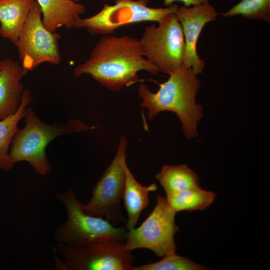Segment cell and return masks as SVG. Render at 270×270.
<instances>
[{"mask_svg": "<svg viewBox=\"0 0 270 270\" xmlns=\"http://www.w3.org/2000/svg\"><path fill=\"white\" fill-rule=\"evenodd\" d=\"M72 0L76 2H78L81 0Z\"/></svg>", "mask_w": 270, "mask_h": 270, "instance_id": "603a6c76", "label": "cell"}, {"mask_svg": "<svg viewBox=\"0 0 270 270\" xmlns=\"http://www.w3.org/2000/svg\"><path fill=\"white\" fill-rule=\"evenodd\" d=\"M152 211L137 228L127 231L124 245L130 251L146 248L158 256L176 253L174 236L178 230L175 224L176 212L168 204L166 197L158 195Z\"/></svg>", "mask_w": 270, "mask_h": 270, "instance_id": "9c48e42d", "label": "cell"}, {"mask_svg": "<svg viewBox=\"0 0 270 270\" xmlns=\"http://www.w3.org/2000/svg\"><path fill=\"white\" fill-rule=\"evenodd\" d=\"M216 194L196 186L182 190L166 194L170 206L176 213L182 210H203L214 202Z\"/></svg>", "mask_w": 270, "mask_h": 270, "instance_id": "e0dca14e", "label": "cell"}, {"mask_svg": "<svg viewBox=\"0 0 270 270\" xmlns=\"http://www.w3.org/2000/svg\"><path fill=\"white\" fill-rule=\"evenodd\" d=\"M139 41L144 57L159 72L170 74L183 67L185 42L176 14L146 26Z\"/></svg>", "mask_w": 270, "mask_h": 270, "instance_id": "ba28073f", "label": "cell"}, {"mask_svg": "<svg viewBox=\"0 0 270 270\" xmlns=\"http://www.w3.org/2000/svg\"><path fill=\"white\" fill-rule=\"evenodd\" d=\"M149 0H115L114 4H105L97 13L80 18L75 28H85L92 34H112L118 28L132 24L146 22L158 24L168 16L176 14L178 6L151 8Z\"/></svg>", "mask_w": 270, "mask_h": 270, "instance_id": "8992f818", "label": "cell"}, {"mask_svg": "<svg viewBox=\"0 0 270 270\" xmlns=\"http://www.w3.org/2000/svg\"><path fill=\"white\" fill-rule=\"evenodd\" d=\"M2 60H0V70L2 68Z\"/></svg>", "mask_w": 270, "mask_h": 270, "instance_id": "7402d4cb", "label": "cell"}, {"mask_svg": "<svg viewBox=\"0 0 270 270\" xmlns=\"http://www.w3.org/2000/svg\"><path fill=\"white\" fill-rule=\"evenodd\" d=\"M35 0H0V36L16 46Z\"/></svg>", "mask_w": 270, "mask_h": 270, "instance_id": "9a60e30c", "label": "cell"}, {"mask_svg": "<svg viewBox=\"0 0 270 270\" xmlns=\"http://www.w3.org/2000/svg\"><path fill=\"white\" fill-rule=\"evenodd\" d=\"M169 75L166 81L159 84L155 92L146 84H140L138 93L141 106L147 110L149 120L162 112H174L182 123L186 137L196 138L198 122L203 116L202 107L196 100L200 84L198 75L184 67Z\"/></svg>", "mask_w": 270, "mask_h": 270, "instance_id": "7a4b0ae2", "label": "cell"}, {"mask_svg": "<svg viewBox=\"0 0 270 270\" xmlns=\"http://www.w3.org/2000/svg\"><path fill=\"white\" fill-rule=\"evenodd\" d=\"M166 194L198 186L199 176L186 165H164L156 176Z\"/></svg>", "mask_w": 270, "mask_h": 270, "instance_id": "ac0fdd59", "label": "cell"}, {"mask_svg": "<svg viewBox=\"0 0 270 270\" xmlns=\"http://www.w3.org/2000/svg\"><path fill=\"white\" fill-rule=\"evenodd\" d=\"M160 261L138 266H132L130 270H206L209 268L194 262L190 259L176 254L166 255Z\"/></svg>", "mask_w": 270, "mask_h": 270, "instance_id": "ffe728a7", "label": "cell"}, {"mask_svg": "<svg viewBox=\"0 0 270 270\" xmlns=\"http://www.w3.org/2000/svg\"><path fill=\"white\" fill-rule=\"evenodd\" d=\"M28 72L16 60L8 58L2 60L0 70V120L18 110L24 90L20 80Z\"/></svg>", "mask_w": 270, "mask_h": 270, "instance_id": "7c38bea8", "label": "cell"}, {"mask_svg": "<svg viewBox=\"0 0 270 270\" xmlns=\"http://www.w3.org/2000/svg\"><path fill=\"white\" fill-rule=\"evenodd\" d=\"M32 100L30 90H24L17 111L13 114L0 120V170H9L14 166L10 157V146L14 135L19 128L20 120L24 118L26 108Z\"/></svg>", "mask_w": 270, "mask_h": 270, "instance_id": "2e32d148", "label": "cell"}, {"mask_svg": "<svg viewBox=\"0 0 270 270\" xmlns=\"http://www.w3.org/2000/svg\"><path fill=\"white\" fill-rule=\"evenodd\" d=\"M54 249L63 259L56 260L61 270H130L134 260L124 242L115 239L78 245L57 243Z\"/></svg>", "mask_w": 270, "mask_h": 270, "instance_id": "5b68a950", "label": "cell"}, {"mask_svg": "<svg viewBox=\"0 0 270 270\" xmlns=\"http://www.w3.org/2000/svg\"><path fill=\"white\" fill-rule=\"evenodd\" d=\"M125 181L122 195L124 204L127 212L126 228H134L142 210L150 202L149 193L157 190V186L152 184L144 186L138 182L130 170L126 163L124 164Z\"/></svg>", "mask_w": 270, "mask_h": 270, "instance_id": "5bb4252c", "label": "cell"}, {"mask_svg": "<svg viewBox=\"0 0 270 270\" xmlns=\"http://www.w3.org/2000/svg\"><path fill=\"white\" fill-rule=\"evenodd\" d=\"M126 138L122 136L116 154L94 184L90 200L82 203L83 210L92 216L102 217L114 225L126 222L121 209L125 181Z\"/></svg>", "mask_w": 270, "mask_h": 270, "instance_id": "52a82bcc", "label": "cell"}, {"mask_svg": "<svg viewBox=\"0 0 270 270\" xmlns=\"http://www.w3.org/2000/svg\"><path fill=\"white\" fill-rule=\"evenodd\" d=\"M181 24L185 42L183 67L190 68L196 74L202 73L205 62L197 52V42L201 32L208 22L215 20L218 13L208 2L192 7H178L176 13Z\"/></svg>", "mask_w": 270, "mask_h": 270, "instance_id": "8fae6325", "label": "cell"}, {"mask_svg": "<svg viewBox=\"0 0 270 270\" xmlns=\"http://www.w3.org/2000/svg\"><path fill=\"white\" fill-rule=\"evenodd\" d=\"M221 15L225 17L241 15L249 20H262L269 23L270 0H242Z\"/></svg>", "mask_w": 270, "mask_h": 270, "instance_id": "d6986e66", "label": "cell"}, {"mask_svg": "<svg viewBox=\"0 0 270 270\" xmlns=\"http://www.w3.org/2000/svg\"><path fill=\"white\" fill-rule=\"evenodd\" d=\"M209 0H164V6H168L172 4L174 2H180L183 3L186 6H195L201 4L208 2Z\"/></svg>", "mask_w": 270, "mask_h": 270, "instance_id": "44dd1931", "label": "cell"}, {"mask_svg": "<svg viewBox=\"0 0 270 270\" xmlns=\"http://www.w3.org/2000/svg\"><path fill=\"white\" fill-rule=\"evenodd\" d=\"M24 126L18 128L12 140L10 157L13 163L28 162L35 172L44 176L52 166L46 152L48 144L55 138L90 130L83 122L72 119L65 122L48 124L42 121L33 109L28 106L25 110Z\"/></svg>", "mask_w": 270, "mask_h": 270, "instance_id": "3957f363", "label": "cell"}, {"mask_svg": "<svg viewBox=\"0 0 270 270\" xmlns=\"http://www.w3.org/2000/svg\"><path fill=\"white\" fill-rule=\"evenodd\" d=\"M54 196L64 206L68 216L67 220L54 230V238L57 243L78 245L106 239L124 242L126 228L116 227L102 217L86 213L73 190L57 192Z\"/></svg>", "mask_w": 270, "mask_h": 270, "instance_id": "277c9868", "label": "cell"}, {"mask_svg": "<svg viewBox=\"0 0 270 270\" xmlns=\"http://www.w3.org/2000/svg\"><path fill=\"white\" fill-rule=\"evenodd\" d=\"M60 38L58 34L50 32L44 26L40 8L35 0L16 46L22 68L29 71L44 62L58 64L61 59L58 48Z\"/></svg>", "mask_w": 270, "mask_h": 270, "instance_id": "30bf717a", "label": "cell"}, {"mask_svg": "<svg viewBox=\"0 0 270 270\" xmlns=\"http://www.w3.org/2000/svg\"><path fill=\"white\" fill-rule=\"evenodd\" d=\"M36 0L42 10L44 26L52 32L62 26L74 28L80 16L86 12L83 5L72 0Z\"/></svg>", "mask_w": 270, "mask_h": 270, "instance_id": "4fadbf2b", "label": "cell"}, {"mask_svg": "<svg viewBox=\"0 0 270 270\" xmlns=\"http://www.w3.org/2000/svg\"><path fill=\"white\" fill-rule=\"evenodd\" d=\"M153 76L158 68L144 56L139 39L128 36H104L92 50L88 60L76 66L74 74L91 76L106 88L120 92L142 80L138 72Z\"/></svg>", "mask_w": 270, "mask_h": 270, "instance_id": "6da1fadb", "label": "cell"}]
</instances>
